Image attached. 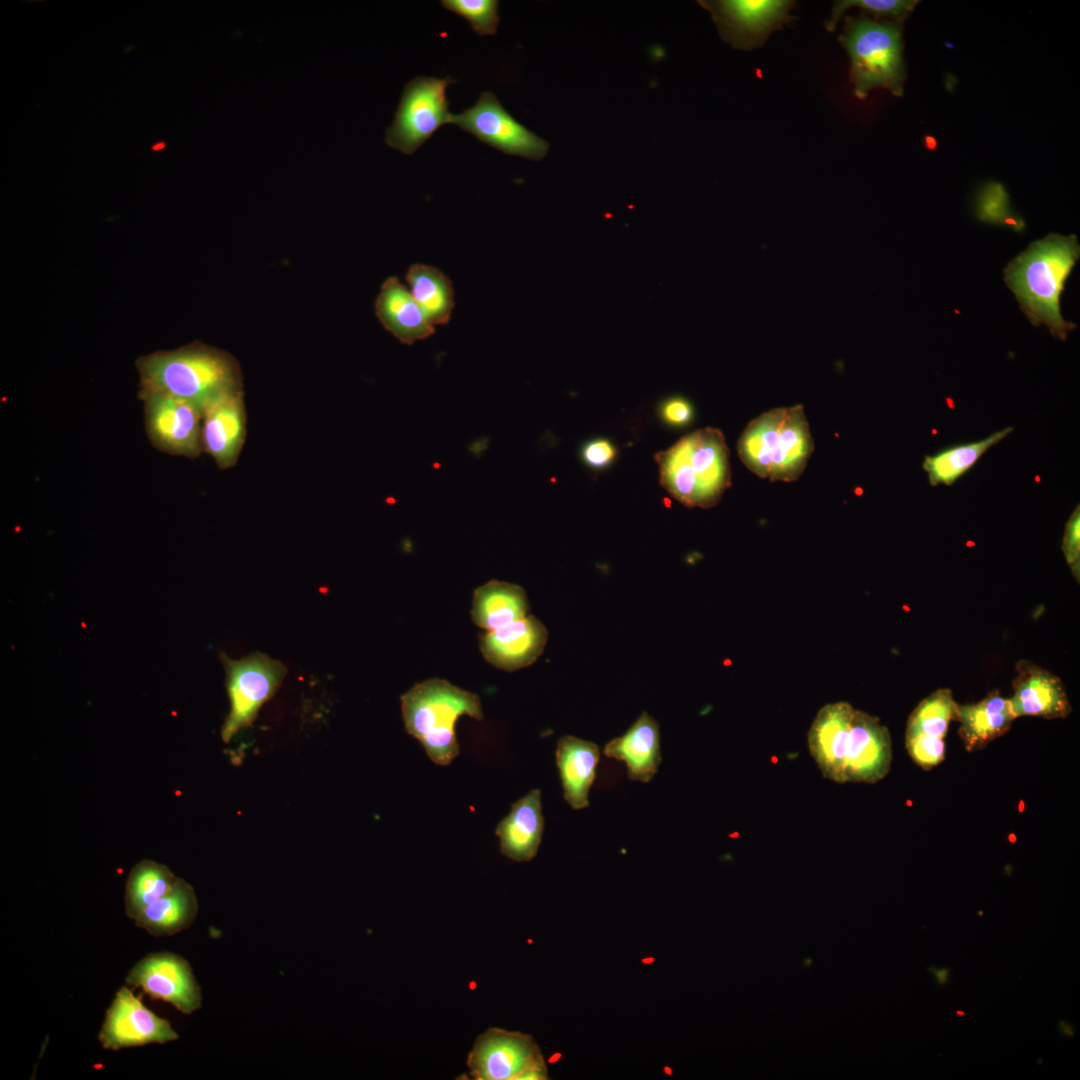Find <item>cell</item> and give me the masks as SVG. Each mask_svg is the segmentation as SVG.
I'll list each match as a JSON object with an SVG mask.
<instances>
[{"mask_svg": "<svg viewBox=\"0 0 1080 1080\" xmlns=\"http://www.w3.org/2000/svg\"><path fill=\"white\" fill-rule=\"evenodd\" d=\"M808 747L822 775L837 783L874 784L891 768L887 727L846 702L819 710L808 732Z\"/></svg>", "mask_w": 1080, "mask_h": 1080, "instance_id": "6da1fadb", "label": "cell"}, {"mask_svg": "<svg viewBox=\"0 0 1080 1080\" xmlns=\"http://www.w3.org/2000/svg\"><path fill=\"white\" fill-rule=\"evenodd\" d=\"M139 392H160L202 411L221 398L243 390L238 362L225 351L193 343L157 351L135 362Z\"/></svg>", "mask_w": 1080, "mask_h": 1080, "instance_id": "7a4b0ae2", "label": "cell"}, {"mask_svg": "<svg viewBox=\"0 0 1080 1080\" xmlns=\"http://www.w3.org/2000/svg\"><path fill=\"white\" fill-rule=\"evenodd\" d=\"M1079 256L1075 235L1051 233L1031 243L1003 270L1006 285L1031 324L1035 327L1044 324L1062 341L1076 328L1062 317L1060 297Z\"/></svg>", "mask_w": 1080, "mask_h": 1080, "instance_id": "3957f363", "label": "cell"}, {"mask_svg": "<svg viewBox=\"0 0 1080 1080\" xmlns=\"http://www.w3.org/2000/svg\"><path fill=\"white\" fill-rule=\"evenodd\" d=\"M655 460L661 486L686 507H714L731 487L729 450L719 429L691 432Z\"/></svg>", "mask_w": 1080, "mask_h": 1080, "instance_id": "277c9868", "label": "cell"}, {"mask_svg": "<svg viewBox=\"0 0 1080 1080\" xmlns=\"http://www.w3.org/2000/svg\"><path fill=\"white\" fill-rule=\"evenodd\" d=\"M814 452V441L802 405L770 409L751 420L737 443L746 468L770 482H794Z\"/></svg>", "mask_w": 1080, "mask_h": 1080, "instance_id": "5b68a950", "label": "cell"}, {"mask_svg": "<svg viewBox=\"0 0 1080 1080\" xmlns=\"http://www.w3.org/2000/svg\"><path fill=\"white\" fill-rule=\"evenodd\" d=\"M406 732L423 746L437 765H449L459 754L455 725L460 716L482 720L483 711L476 693L450 682L433 678L415 684L401 696Z\"/></svg>", "mask_w": 1080, "mask_h": 1080, "instance_id": "8992f818", "label": "cell"}, {"mask_svg": "<svg viewBox=\"0 0 1080 1080\" xmlns=\"http://www.w3.org/2000/svg\"><path fill=\"white\" fill-rule=\"evenodd\" d=\"M838 40L850 59V80L857 98H866L878 87L903 95L906 69L901 22H881L865 14L847 16Z\"/></svg>", "mask_w": 1080, "mask_h": 1080, "instance_id": "52a82bcc", "label": "cell"}, {"mask_svg": "<svg viewBox=\"0 0 1080 1080\" xmlns=\"http://www.w3.org/2000/svg\"><path fill=\"white\" fill-rule=\"evenodd\" d=\"M456 82L445 78L419 76L408 82L402 91L394 120L385 132L386 144L406 155H412L443 125L450 123L446 90Z\"/></svg>", "mask_w": 1080, "mask_h": 1080, "instance_id": "ba28073f", "label": "cell"}, {"mask_svg": "<svg viewBox=\"0 0 1080 1080\" xmlns=\"http://www.w3.org/2000/svg\"><path fill=\"white\" fill-rule=\"evenodd\" d=\"M466 1064L475 1080L549 1079L534 1037L498 1027H490L476 1038Z\"/></svg>", "mask_w": 1080, "mask_h": 1080, "instance_id": "9c48e42d", "label": "cell"}, {"mask_svg": "<svg viewBox=\"0 0 1080 1080\" xmlns=\"http://www.w3.org/2000/svg\"><path fill=\"white\" fill-rule=\"evenodd\" d=\"M220 658L226 670L230 712L222 726L221 737L229 742L240 730L250 726L260 709L279 688L286 668L263 653H253L240 660L225 654Z\"/></svg>", "mask_w": 1080, "mask_h": 1080, "instance_id": "30bf717a", "label": "cell"}, {"mask_svg": "<svg viewBox=\"0 0 1080 1080\" xmlns=\"http://www.w3.org/2000/svg\"><path fill=\"white\" fill-rule=\"evenodd\" d=\"M450 123L508 155L540 160L549 149L547 141L519 123L490 91L483 92L474 106L451 114Z\"/></svg>", "mask_w": 1080, "mask_h": 1080, "instance_id": "8fae6325", "label": "cell"}, {"mask_svg": "<svg viewBox=\"0 0 1080 1080\" xmlns=\"http://www.w3.org/2000/svg\"><path fill=\"white\" fill-rule=\"evenodd\" d=\"M138 397L148 440L156 450L189 459L203 453L201 409L160 392H138Z\"/></svg>", "mask_w": 1080, "mask_h": 1080, "instance_id": "7c38bea8", "label": "cell"}, {"mask_svg": "<svg viewBox=\"0 0 1080 1080\" xmlns=\"http://www.w3.org/2000/svg\"><path fill=\"white\" fill-rule=\"evenodd\" d=\"M128 985L141 988L153 1000H163L189 1015L200 1009L202 992L189 962L182 956L161 951L146 955L128 972Z\"/></svg>", "mask_w": 1080, "mask_h": 1080, "instance_id": "4fadbf2b", "label": "cell"}, {"mask_svg": "<svg viewBox=\"0 0 1080 1080\" xmlns=\"http://www.w3.org/2000/svg\"><path fill=\"white\" fill-rule=\"evenodd\" d=\"M178 1038L170 1022L146 1007L141 996H135L126 986L116 992L98 1035L101 1046L114 1051L153 1043L165 1044Z\"/></svg>", "mask_w": 1080, "mask_h": 1080, "instance_id": "5bb4252c", "label": "cell"}, {"mask_svg": "<svg viewBox=\"0 0 1080 1080\" xmlns=\"http://www.w3.org/2000/svg\"><path fill=\"white\" fill-rule=\"evenodd\" d=\"M793 4L785 0H726L713 3V7L732 43L751 49L790 18Z\"/></svg>", "mask_w": 1080, "mask_h": 1080, "instance_id": "9a60e30c", "label": "cell"}, {"mask_svg": "<svg viewBox=\"0 0 1080 1080\" xmlns=\"http://www.w3.org/2000/svg\"><path fill=\"white\" fill-rule=\"evenodd\" d=\"M243 390L231 393L203 411L201 441L220 470L236 465L246 437Z\"/></svg>", "mask_w": 1080, "mask_h": 1080, "instance_id": "2e32d148", "label": "cell"}, {"mask_svg": "<svg viewBox=\"0 0 1080 1080\" xmlns=\"http://www.w3.org/2000/svg\"><path fill=\"white\" fill-rule=\"evenodd\" d=\"M1009 699L1016 718L1035 716L1048 720L1067 718L1072 707L1062 680L1028 660L1016 664Z\"/></svg>", "mask_w": 1080, "mask_h": 1080, "instance_id": "e0dca14e", "label": "cell"}, {"mask_svg": "<svg viewBox=\"0 0 1080 1080\" xmlns=\"http://www.w3.org/2000/svg\"><path fill=\"white\" fill-rule=\"evenodd\" d=\"M547 637L544 624L536 617L526 615L499 629L488 631L480 641V650L493 666L515 671L537 660L544 650Z\"/></svg>", "mask_w": 1080, "mask_h": 1080, "instance_id": "ac0fdd59", "label": "cell"}, {"mask_svg": "<svg viewBox=\"0 0 1080 1080\" xmlns=\"http://www.w3.org/2000/svg\"><path fill=\"white\" fill-rule=\"evenodd\" d=\"M603 753L625 762L630 780L650 782L662 761L658 722L647 712H642L623 735L606 743Z\"/></svg>", "mask_w": 1080, "mask_h": 1080, "instance_id": "d6986e66", "label": "cell"}, {"mask_svg": "<svg viewBox=\"0 0 1080 1080\" xmlns=\"http://www.w3.org/2000/svg\"><path fill=\"white\" fill-rule=\"evenodd\" d=\"M544 831L541 791L532 789L511 805L497 825L500 852L515 862H528L538 852Z\"/></svg>", "mask_w": 1080, "mask_h": 1080, "instance_id": "ffe728a7", "label": "cell"}, {"mask_svg": "<svg viewBox=\"0 0 1080 1080\" xmlns=\"http://www.w3.org/2000/svg\"><path fill=\"white\" fill-rule=\"evenodd\" d=\"M375 312L384 328L404 344L425 339L435 331L411 292L394 276L381 285Z\"/></svg>", "mask_w": 1080, "mask_h": 1080, "instance_id": "44dd1931", "label": "cell"}, {"mask_svg": "<svg viewBox=\"0 0 1080 1080\" xmlns=\"http://www.w3.org/2000/svg\"><path fill=\"white\" fill-rule=\"evenodd\" d=\"M555 758L565 801L574 810L587 808L600 759L598 745L566 735L557 741Z\"/></svg>", "mask_w": 1080, "mask_h": 1080, "instance_id": "7402d4cb", "label": "cell"}, {"mask_svg": "<svg viewBox=\"0 0 1080 1080\" xmlns=\"http://www.w3.org/2000/svg\"><path fill=\"white\" fill-rule=\"evenodd\" d=\"M1015 719L1010 700L992 691L977 703L958 704L955 721L965 750L972 753L1003 736Z\"/></svg>", "mask_w": 1080, "mask_h": 1080, "instance_id": "603a6c76", "label": "cell"}, {"mask_svg": "<svg viewBox=\"0 0 1080 1080\" xmlns=\"http://www.w3.org/2000/svg\"><path fill=\"white\" fill-rule=\"evenodd\" d=\"M528 610L522 587L490 580L474 591L471 618L478 627L493 631L525 617Z\"/></svg>", "mask_w": 1080, "mask_h": 1080, "instance_id": "cb8c5ba5", "label": "cell"}, {"mask_svg": "<svg viewBox=\"0 0 1080 1080\" xmlns=\"http://www.w3.org/2000/svg\"><path fill=\"white\" fill-rule=\"evenodd\" d=\"M198 913L193 887L181 879L166 895L146 907L134 920L135 925L155 937L171 936L188 929Z\"/></svg>", "mask_w": 1080, "mask_h": 1080, "instance_id": "d4e9b609", "label": "cell"}, {"mask_svg": "<svg viewBox=\"0 0 1080 1080\" xmlns=\"http://www.w3.org/2000/svg\"><path fill=\"white\" fill-rule=\"evenodd\" d=\"M406 280L411 294L430 323L444 325L454 308V291L450 279L438 268L425 264L412 265Z\"/></svg>", "mask_w": 1080, "mask_h": 1080, "instance_id": "484cf974", "label": "cell"}, {"mask_svg": "<svg viewBox=\"0 0 1080 1080\" xmlns=\"http://www.w3.org/2000/svg\"><path fill=\"white\" fill-rule=\"evenodd\" d=\"M180 880L165 865L142 860L131 869L124 895L126 915L135 920L150 904L169 893Z\"/></svg>", "mask_w": 1080, "mask_h": 1080, "instance_id": "4316f807", "label": "cell"}, {"mask_svg": "<svg viewBox=\"0 0 1080 1080\" xmlns=\"http://www.w3.org/2000/svg\"><path fill=\"white\" fill-rule=\"evenodd\" d=\"M1012 431V427H1007L981 441L954 446L933 456L926 455L922 466L928 474L930 485H952L973 467L986 451Z\"/></svg>", "mask_w": 1080, "mask_h": 1080, "instance_id": "83f0119b", "label": "cell"}, {"mask_svg": "<svg viewBox=\"0 0 1080 1080\" xmlns=\"http://www.w3.org/2000/svg\"><path fill=\"white\" fill-rule=\"evenodd\" d=\"M958 704L948 688H940L924 698L910 714L906 735L924 734L943 738L956 720Z\"/></svg>", "mask_w": 1080, "mask_h": 1080, "instance_id": "f1b7e54d", "label": "cell"}, {"mask_svg": "<svg viewBox=\"0 0 1080 1080\" xmlns=\"http://www.w3.org/2000/svg\"><path fill=\"white\" fill-rule=\"evenodd\" d=\"M976 214L979 220L992 224L1005 225L1021 231L1024 222L1009 207V197L1002 184L990 182L978 193Z\"/></svg>", "mask_w": 1080, "mask_h": 1080, "instance_id": "f546056e", "label": "cell"}, {"mask_svg": "<svg viewBox=\"0 0 1080 1080\" xmlns=\"http://www.w3.org/2000/svg\"><path fill=\"white\" fill-rule=\"evenodd\" d=\"M918 1L915 0H840L835 1L831 15L825 28L833 31L836 28L842 14L851 7L860 8L863 12L870 13L873 19L890 17L896 22L903 21L914 9Z\"/></svg>", "mask_w": 1080, "mask_h": 1080, "instance_id": "4dcf8cb0", "label": "cell"}, {"mask_svg": "<svg viewBox=\"0 0 1080 1080\" xmlns=\"http://www.w3.org/2000/svg\"><path fill=\"white\" fill-rule=\"evenodd\" d=\"M441 4L445 9L466 19L479 36L497 33L498 0H442Z\"/></svg>", "mask_w": 1080, "mask_h": 1080, "instance_id": "1f68e13d", "label": "cell"}, {"mask_svg": "<svg viewBox=\"0 0 1080 1080\" xmlns=\"http://www.w3.org/2000/svg\"><path fill=\"white\" fill-rule=\"evenodd\" d=\"M906 750L923 770H930L945 758L944 739L924 734L905 735Z\"/></svg>", "mask_w": 1080, "mask_h": 1080, "instance_id": "d6a6232c", "label": "cell"}, {"mask_svg": "<svg viewBox=\"0 0 1080 1080\" xmlns=\"http://www.w3.org/2000/svg\"><path fill=\"white\" fill-rule=\"evenodd\" d=\"M1062 551L1071 573L1079 582L1080 578V511L1079 506L1072 512L1068 519L1063 541Z\"/></svg>", "mask_w": 1080, "mask_h": 1080, "instance_id": "836d02e7", "label": "cell"}, {"mask_svg": "<svg viewBox=\"0 0 1080 1080\" xmlns=\"http://www.w3.org/2000/svg\"><path fill=\"white\" fill-rule=\"evenodd\" d=\"M615 455V448L605 439H597L590 442L583 451V457L586 463L596 468L609 464Z\"/></svg>", "mask_w": 1080, "mask_h": 1080, "instance_id": "e575fe53", "label": "cell"}, {"mask_svg": "<svg viewBox=\"0 0 1080 1080\" xmlns=\"http://www.w3.org/2000/svg\"><path fill=\"white\" fill-rule=\"evenodd\" d=\"M662 414L667 422L673 425H682L691 419L692 407L686 399L674 397L664 403Z\"/></svg>", "mask_w": 1080, "mask_h": 1080, "instance_id": "d590c367", "label": "cell"}, {"mask_svg": "<svg viewBox=\"0 0 1080 1080\" xmlns=\"http://www.w3.org/2000/svg\"><path fill=\"white\" fill-rule=\"evenodd\" d=\"M488 442L489 440L486 437L478 438L470 444L469 450L474 456H480L488 448Z\"/></svg>", "mask_w": 1080, "mask_h": 1080, "instance_id": "8d00e7d4", "label": "cell"}, {"mask_svg": "<svg viewBox=\"0 0 1080 1080\" xmlns=\"http://www.w3.org/2000/svg\"><path fill=\"white\" fill-rule=\"evenodd\" d=\"M928 971L935 976L936 981L939 985H944L949 980L950 969L947 967L942 969H936L932 966L928 968Z\"/></svg>", "mask_w": 1080, "mask_h": 1080, "instance_id": "74e56055", "label": "cell"}, {"mask_svg": "<svg viewBox=\"0 0 1080 1080\" xmlns=\"http://www.w3.org/2000/svg\"><path fill=\"white\" fill-rule=\"evenodd\" d=\"M1059 1031L1061 1032V1034L1070 1037H1073L1075 1034L1074 1028L1066 1021H1061L1059 1023Z\"/></svg>", "mask_w": 1080, "mask_h": 1080, "instance_id": "f35d334b", "label": "cell"}, {"mask_svg": "<svg viewBox=\"0 0 1080 1080\" xmlns=\"http://www.w3.org/2000/svg\"><path fill=\"white\" fill-rule=\"evenodd\" d=\"M925 146H926V147H927L928 149H930V150H933V149H935V148H936V146H937V142H936V140H935V139H934L933 137H931V136H926V137H925Z\"/></svg>", "mask_w": 1080, "mask_h": 1080, "instance_id": "ab89813d", "label": "cell"}, {"mask_svg": "<svg viewBox=\"0 0 1080 1080\" xmlns=\"http://www.w3.org/2000/svg\"><path fill=\"white\" fill-rule=\"evenodd\" d=\"M164 147H165V143H163V142H159V143L155 144V145H154V146L152 147V149H153V150H160V149H162V148H164Z\"/></svg>", "mask_w": 1080, "mask_h": 1080, "instance_id": "60d3db41", "label": "cell"}, {"mask_svg": "<svg viewBox=\"0 0 1080 1080\" xmlns=\"http://www.w3.org/2000/svg\"><path fill=\"white\" fill-rule=\"evenodd\" d=\"M956 1014H958V1015H964L965 1013H964L963 1011H957V1012H956Z\"/></svg>", "mask_w": 1080, "mask_h": 1080, "instance_id": "b9f144b4", "label": "cell"}]
</instances>
